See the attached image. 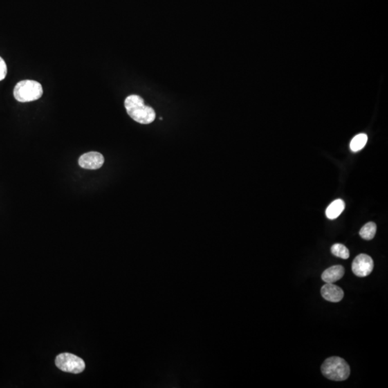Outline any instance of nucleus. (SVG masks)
<instances>
[{"label":"nucleus","mask_w":388,"mask_h":388,"mask_svg":"<svg viewBox=\"0 0 388 388\" xmlns=\"http://www.w3.org/2000/svg\"><path fill=\"white\" fill-rule=\"evenodd\" d=\"M367 142V135L366 134H359L356 135L350 142V149L353 152H358L361 151Z\"/></svg>","instance_id":"obj_10"},{"label":"nucleus","mask_w":388,"mask_h":388,"mask_svg":"<svg viewBox=\"0 0 388 388\" xmlns=\"http://www.w3.org/2000/svg\"><path fill=\"white\" fill-rule=\"evenodd\" d=\"M56 364L61 371L73 374L82 373L86 367L82 359L70 353H63L58 355L56 359Z\"/></svg>","instance_id":"obj_4"},{"label":"nucleus","mask_w":388,"mask_h":388,"mask_svg":"<svg viewBox=\"0 0 388 388\" xmlns=\"http://www.w3.org/2000/svg\"><path fill=\"white\" fill-rule=\"evenodd\" d=\"M42 86L38 81L23 80L18 82L14 88L13 95L20 102H30L38 100L42 97Z\"/></svg>","instance_id":"obj_3"},{"label":"nucleus","mask_w":388,"mask_h":388,"mask_svg":"<svg viewBox=\"0 0 388 388\" xmlns=\"http://www.w3.org/2000/svg\"><path fill=\"white\" fill-rule=\"evenodd\" d=\"M344 272L345 270L342 265H335L323 272L321 279L326 283H334L342 279Z\"/></svg>","instance_id":"obj_8"},{"label":"nucleus","mask_w":388,"mask_h":388,"mask_svg":"<svg viewBox=\"0 0 388 388\" xmlns=\"http://www.w3.org/2000/svg\"><path fill=\"white\" fill-rule=\"evenodd\" d=\"M7 73V67L6 63L3 60V58L0 57V81H3L6 77Z\"/></svg>","instance_id":"obj_13"},{"label":"nucleus","mask_w":388,"mask_h":388,"mask_svg":"<svg viewBox=\"0 0 388 388\" xmlns=\"http://www.w3.org/2000/svg\"><path fill=\"white\" fill-rule=\"evenodd\" d=\"M321 293L325 300L334 303L342 301L344 295L342 288L334 283H326L321 288Z\"/></svg>","instance_id":"obj_7"},{"label":"nucleus","mask_w":388,"mask_h":388,"mask_svg":"<svg viewBox=\"0 0 388 388\" xmlns=\"http://www.w3.org/2000/svg\"><path fill=\"white\" fill-rule=\"evenodd\" d=\"M321 373L328 380L344 381L349 378L350 367L344 359L331 357L326 359L321 365Z\"/></svg>","instance_id":"obj_2"},{"label":"nucleus","mask_w":388,"mask_h":388,"mask_svg":"<svg viewBox=\"0 0 388 388\" xmlns=\"http://www.w3.org/2000/svg\"><path fill=\"white\" fill-rule=\"evenodd\" d=\"M374 268V262L371 256L360 254L354 260L352 269L357 277H366L371 273Z\"/></svg>","instance_id":"obj_5"},{"label":"nucleus","mask_w":388,"mask_h":388,"mask_svg":"<svg viewBox=\"0 0 388 388\" xmlns=\"http://www.w3.org/2000/svg\"><path fill=\"white\" fill-rule=\"evenodd\" d=\"M345 208V204L342 199H337L332 202L331 205L328 206L326 210V215L328 219H335L341 214Z\"/></svg>","instance_id":"obj_9"},{"label":"nucleus","mask_w":388,"mask_h":388,"mask_svg":"<svg viewBox=\"0 0 388 388\" xmlns=\"http://www.w3.org/2000/svg\"><path fill=\"white\" fill-rule=\"evenodd\" d=\"M124 106L129 116L140 124L152 123L156 117L155 110L145 105L143 99L138 95L127 97L124 101Z\"/></svg>","instance_id":"obj_1"},{"label":"nucleus","mask_w":388,"mask_h":388,"mask_svg":"<svg viewBox=\"0 0 388 388\" xmlns=\"http://www.w3.org/2000/svg\"><path fill=\"white\" fill-rule=\"evenodd\" d=\"M104 158L98 152H89L81 155L79 160V165L84 169L97 170L104 165Z\"/></svg>","instance_id":"obj_6"},{"label":"nucleus","mask_w":388,"mask_h":388,"mask_svg":"<svg viewBox=\"0 0 388 388\" xmlns=\"http://www.w3.org/2000/svg\"><path fill=\"white\" fill-rule=\"evenodd\" d=\"M377 226L374 223H368L362 227L360 231V235L362 239L371 240L375 237L376 234Z\"/></svg>","instance_id":"obj_11"},{"label":"nucleus","mask_w":388,"mask_h":388,"mask_svg":"<svg viewBox=\"0 0 388 388\" xmlns=\"http://www.w3.org/2000/svg\"><path fill=\"white\" fill-rule=\"evenodd\" d=\"M331 253L336 257L346 260L349 257V251L342 244H335L331 247Z\"/></svg>","instance_id":"obj_12"}]
</instances>
